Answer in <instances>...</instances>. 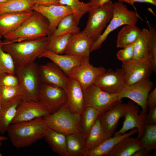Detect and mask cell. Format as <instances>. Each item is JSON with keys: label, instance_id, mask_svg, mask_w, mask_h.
<instances>
[{"label": "cell", "instance_id": "1", "mask_svg": "<svg viewBox=\"0 0 156 156\" xmlns=\"http://www.w3.org/2000/svg\"><path fill=\"white\" fill-rule=\"evenodd\" d=\"M49 40L48 36L19 42L4 40L2 42V46L3 50L11 56L17 67L34 62L47 50Z\"/></svg>", "mask_w": 156, "mask_h": 156}, {"label": "cell", "instance_id": "2", "mask_svg": "<svg viewBox=\"0 0 156 156\" xmlns=\"http://www.w3.org/2000/svg\"><path fill=\"white\" fill-rule=\"evenodd\" d=\"M47 126L43 118L12 124L7 132L10 141L17 148L29 146L43 137Z\"/></svg>", "mask_w": 156, "mask_h": 156}, {"label": "cell", "instance_id": "3", "mask_svg": "<svg viewBox=\"0 0 156 156\" xmlns=\"http://www.w3.org/2000/svg\"><path fill=\"white\" fill-rule=\"evenodd\" d=\"M50 34L48 20L40 12L33 10L18 28L3 37L7 41L19 42L48 36Z\"/></svg>", "mask_w": 156, "mask_h": 156}, {"label": "cell", "instance_id": "4", "mask_svg": "<svg viewBox=\"0 0 156 156\" xmlns=\"http://www.w3.org/2000/svg\"><path fill=\"white\" fill-rule=\"evenodd\" d=\"M138 18L142 20L137 12L128 9L123 3L118 1L114 3L112 18L101 36L93 43L91 53L100 48L111 32L123 25H136Z\"/></svg>", "mask_w": 156, "mask_h": 156}, {"label": "cell", "instance_id": "5", "mask_svg": "<svg viewBox=\"0 0 156 156\" xmlns=\"http://www.w3.org/2000/svg\"><path fill=\"white\" fill-rule=\"evenodd\" d=\"M80 116L70 111L66 104L57 111L44 118L48 127L66 135L82 133Z\"/></svg>", "mask_w": 156, "mask_h": 156}, {"label": "cell", "instance_id": "6", "mask_svg": "<svg viewBox=\"0 0 156 156\" xmlns=\"http://www.w3.org/2000/svg\"><path fill=\"white\" fill-rule=\"evenodd\" d=\"M38 64L34 62L16 67L15 74L23 94V99L38 101L41 84Z\"/></svg>", "mask_w": 156, "mask_h": 156}, {"label": "cell", "instance_id": "7", "mask_svg": "<svg viewBox=\"0 0 156 156\" xmlns=\"http://www.w3.org/2000/svg\"><path fill=\"white\" fill-rule=\"evenodd\" d=\"M86 25L82 31L93 43L100 37L111 21L113 15V3L109 0L102 6L90 10Z\"/></svg>", "mask_w": 156, "mask_h": 156}, {"label": "cell", "instance_id": "8", "mask_svg": "<svg viewBox=\"0 0 156 156\" xmlns=\"http://www.w3.org/2000/svg\"><path fill=\"white\" fill-rule=\"evenodd\" d=\"M84 107H91L99 111L101 114L121 102L118 94L108 93L101 89L95 83L83 91Z\"/></svg>", "mask_w": 156, "mask_h": 156}, {"label": "cell", "instance_id": "9", "mask_svg": "<svg viewBox=\"0 0 156 156\" xmlns=\"http://www.w3.org/2000/svg\"><path fill=\"white\" fill-rule=\"evenodd\" d=\"M67 100L66 93L64 89L55 85L41 83L38 102L50 114L56 112L66 104Z\"/></svg>", "mask_w": 156, "mask_h": 156}, {"label": "cell", "instance_id": "10", "mask_svg": "<svg viewBox=\"0 0 156 156\" xmlns=\"http://www.w3.org/2000/svg\"><path fill=\"white\" fill-rule=\"evenodd\" d=\"M153 86V83L149 79L141 81L133 84L126 86L118 94L120 100L127 98L135 103L142 109L141 112L146 114L148 111L147 100L148 94Z\"/></svg>", "mask_w": 156, "mask_h": 156}, {"label": "cell", "instance_id": "11", "mask_svg": "<svg viewBox=\"0 0 156 156\" xmlns=\"http://www.w3.org/2000/svg\"><path fill=\"white\" fill-rule=\"evenodd\" d=\"M107 70L102 66L95 67L90 64L89 59L84 60L80 65L70 70L68 76L76 80L81 86L83 91L94 83L97 79Z\"/></svg>", "mask_w": 156, "mask_h": 156}, {"label": "cell", "instance_id": "12", "mask_svg": "<svg viewBox=\"0 0 156 156\" xmlns=\"http://www.w3.org/2000/svg\"><path fill=\"white\" fill-rule=\"evenodd\" d=\"M121 68L125 73L127 86L149 79L153 71L152 64L148 58L133 60L122 63Z\"/></svg>", "mask_w": 156, "mask_h": 156}, {"label": "cell", "instance_id": "13", "mask_svg": "<svg viewBox=\"0 0 156 156\" xmlns=\"http://www.w3.org/2000/svg\"><path fill=\"white\" fill-rule=\"evenodd\" d=\"M139 107L133 101H129L123 117L125 120L121 129L114 133V135H121L129 130L136 128L138 130L137 138L140 140L144 131L146 114L141 111L139 113Z\"/></svg>", "mask_w": 156, "mask_h": 156}, {"label": "cell", "instance_id": "14", "mask_svg": "<svg viewBox=\"0 0 156 156\" xmlns=\"http://www.w3.org/2000/svg\"><path fill=\"white\" fill-rule=\"evenodd\" d=\"M94 83L103 90L112 94H119L127 86L122 68L115 71L108 69L97 79Z\"/></svg>", "mask_w": 156, "mask_h": 156}, {"label": "cell", "instance_id": "15", "mask_svg": "<svg viewBox=\"0 0 156 156\" xmlns=\"http://www.w3.org/2000/svg\"><path fill=\"white\" fill-rule=\"evenodd\" d=\"M38 73L41 83L55 85L65 90L69 77L53 62H49L38 66Z\"/></svg>", "mask_w": 156, "mask_h": 156}, {"label": "cell", "instance_id": "16", "mask_svg": "<svg viewBox=\"0 0 156 156\" xmlns=\"http://www.w3.org/2000/svg\"><path fill=\"white\" fill-rule=\"evenodd\" d=\"M50 114L48 110L38 101L23 99L18 106L16 114L12 124L44 118Z\"/></svg>", "mask_w": 156, "mask_h": 156}, {"label": "cell", "instance_id": "17", "mask_svg": "<svg viewBox=\"0 0 156 156\" xmlns=\"http://www.w3.org/2000/svg\"><path fill=\"white\" fill-rule=\"evenodd\" d=\"M92 39L83 32L72 34L69 39L64 54L74 56L83 60L90 59Z\"/></svg>", "mask_w": 156, "mask_h": 156}, {"label": "cell", "instance_id": "18", "mask_svg": "<svg viewBox=\"0 0 156 156\" xmlns=\"http://www.w3.org/2000/svg\"><path fill=\"white\" fill-rule=\"evenodd\" d=\"M31 10L40 12L48 20L49 23V36L55 32L59 23L63 17L73 13L71 8L63 5L44 6L35 4L32 7Z\"/></svg>", "mask_w": 156, "mask_h": 156}, {"label": "cell", "instance_id": "19", "mask_svg": "<svg viewBox=\"0 0 156 156\" xmlns=\"http://www.w3.org/2000/svg\"><path fill=\"white\" fill-rule=\"evenodd\" d=\"M127 107V103L121 102L101 114L99 118L101 125L109 137L115 132L120 119L123 117Z\"/></svg>", "mask_w": 156, "mask_h": 156}, {"label": "cell", "instance_id": "20", "mask_svg": "<svg viewBox=\"0 0 156 156\" xmlns=\"http://www.w3.org/2000/svg\"><path fill=\"white\" fill-rule=\"evenodd\" d=\"M65 90L68 107L73 113L80 116L84 107L83 92L81 86L76 80L69 77Z\"/></svg>", "mask_w": 156, "mask_h": 156}, {"label": "cell", "instance_id": "21", "mask_svg": "<svg viewBox=\"0 0 156 156\" xmlns=\"http://www.w3.org/2000/svg\"><path fill=\"white\" fill-rule=\"evenodd\" d=\"M33 11L0 14V34L3 36L16 30L31 15Z\"/></svg>", "mask_w": 156, "mask_h": 156}, {"label": "cell", "instance_id": "22", "mask_svg": "<svg viewBox=\"0 0 156 156\" xmlns=\"http://www.w3.org/2000/svg\"><path fill=\"white\" fill-rule=\"evenodd\" d=\"M42 57L48 59L66 74L73 68L81 64L84 60L67 54L63 55L54 53L47 50L40 55L38 58Z\"/></svg>", "mask_w": 156, "mask_h": 156}, {"label": "cell", "instance_id": "23", "mask_svg": "<svg viewBox=\"0 0 156 156\" xmlns=\"http://www.w3.org/2000/svg\"><path fill=\"white\" fill-rule=\"evenodd\" d=\"M43 137L52 151L61 156H67L66 135L47 127Z\"/></svg>", "mask_w": 156, "mask_h": 156}, {"label": "cell", "instance_id": "24", "mask_svg": "<svg viewBox=\"0 0 156 156\" xmlns=\"http://www.w3.org/2000/svg\"><path fill=\"white\" fill-rule=\"evenodd\" d=\"M137 128H134L127 133L121 135H114L107 139L98 146L89 151L87 156H107L115 146L126 137L130 136L138 133Z\"/></svg>", "mask_w": 156, "mask_h": 156}, {"label": "cell", "instance_id": "25", "mask_svg": "<svg viewBox=\"0 0 156 156\" xmlns=\"http://www.w3.org/2000/svg\"><path fill=\"white\" fill-rule=\"evenodd\" d=\"M142 146L138 138L127 137L119 142L107 156H132Z\"/></svg>", "mask_w": 156, "mask_h": 156}, {"label": "cell", "instance_id": "26", "mask_svg": "<svg viewBox=\"0 0 156 156\" xmlns=\"http://www.w3.org/2000/svg\"><path fill=\"white\" fill-rule=\"evenodd\" d=\"M23 99L21 98L8 103H2L0 113V133L3 134L7 132L15 117L18 106Z\"/></svg>", "mask_w": 156, "mask_h": 156}, {"label": "cell", "instance_id": "27", "mask_svg": "<svg viewBox=\"0 0 156 156\" xmlns=\"http://www.w3.org/2000/svg\"><path fill=\"white\" fill-rule=\"evenodd\" d=\"M141 31V29L136 25H125L117 34L116 47L122 48L134 43L139 37Z\"/></svg>", "mask_w": 156, "mask_h": 156}, {"label": "cell", "instance_id": "28", "mask_svg": "<svg viewBox=\"0 0 156 156\" xmlns=\"http://www.w3.org/2000/svg\"><path fill=\"white\" fill-rule=\"evenodd\" d=\"M110 137L102 128L99 118L98 119L85 138V146L87 153Z\"/></svg>", "mask_w": 156, "mask_h": 156}, {"label": "cell", "instance_id": "29", "mask_svg": "<svg viewBox=\"0 0 156 156\" xmlns=\"http://www.w3.org/2000/svg\"><path fill=\"white\" fill-rule=\"evenodd\" d=\"M67 156H87L85 138L81 133L66 135Z\"/></svg>", "mask_w": 156, "mask_h": 156}, {"label": "cell", "instance_id": "30", "mask_svg": "<svg viewBox=\"0 0 156 156\" xmlns=\"http://www.w3.org/2000/svg\"><path fill=\"white\" fill-rule=\"evenodd\" d=\"M101 114L99 111L94 108L91 107H84L80 115V123L82 134L85 138Z\"/></svg>", "mask_w": 156, "mask_h": 156}, {"label": "cell", "instance_id": "31", "mask_svg": "<svg viewBox=\"0 0 156 156\" xmlns=\"http://www.w3.org/2000/svg\"><path fill=\"white\" fill-rule=\"evenodd\" d=\"M34 5L32 0H8L0 3V14L32 11Z\"/></svg>", "mask_w": 156, "mask_h": 156}, {"label": "cell", "instance_id": "32", "mask_svg": "<svg viewBox=\"0 0 156 156\" xmlns=\"http://www.w3.org/2000/svg\"><path fill=\"white\" fill-rule=\"evenodd\" d=\"M78 25L73 13L68 14L61 19L55 32L49 36H56L68 34L78 33L80 32Z\"/></svg>", "mask_w": 156, "mask_h": 156}, {"label": "cell", "instance_id": "33", "mask_svg": "<svg viewBox=\"0 0 156 156\" xmlns=\"http://www.w3.org/2000/svg\"><path fill=\"white\" fill-rule=\"evenodd\" d=\"M148 29H141L139 37L134 44L133 60L149 59L148 47Z\"/></svg>", "mask_w": 156, "mask_h": 156}, {"label": "cell", "instance_id": "34", "mask_svg": "<svg viewBox=\"0 0 156 156\" xmlns=\"http://www.w3.org/2000/svg\"><path fill=\"white\" fill-rule=\"evenodd\" d=\"M72 34H68L56 36H48L50 40L47 50L57 54H64L69 39Z\"/></svg>", "mask_w": 156, "mask_h": 156}, {"label": "cell", "instance_id": "35", "mask_svg": "<svg viewBox=\"0 0 156 156\" xmlns=\"http://www.w3.org/2000/svg\"><path fill=\"white\" fill-rule=\"evenodd\" d=\"M61 5L69 7L73 11L76 22L78 25L83 16L90 10L89 4L81 2L79 0H60Z\"/></svg>", "mask_w": 156, "mask_h": 156}, {"label": "cell", "instance_id": "36", "mask_svg": "<svg viewBox=\"0 0 156 156\" xmlns=\"http://www.w3.org/2000/svg\"><path fill=\"white\" fill-rule=\"evenodd\" d=\"M142 146L151 151L156 148V124L145 125L143 133L139 140Z\"/></svg>", "mask_w": 156, "mask_h": 156}, {"label": "cell", "instance_id": "37", "mask_svg": "<svg viewBox=\"0 0 156 156\" xmlns=\"http://www.w3.org/2000/svg\"><path fill=\"white\" fill-rule=\"evenodd\" d=\"M23 99L22 92L18 86H0V102L5 103L18 99Z\"/></svg>", "mask_w": 156, "mask_h": 156}, {"label": "cell", "instance_id": "38", "mask_svg": "<svg viewBox=\"0 0 156 156\" xmlns=\"http://www.w3.org/2000/svg\"><path fill=\"white\" fill-rule=\"evenodd\" d=\"M148 26L149 34L148 39V47L149 58L152 65L153 71L156 72V30L146 19Z\"/></svg>", "mask_w": 156, "mask_h": 156}, {"label": "cell", "instance_id": "39", "mask_svg": "<svg viewBox=\"0 0 156 156\" xmlns=\"http://www.w3.org/2000/svg\"><path fill=\"white\" fill-rule=\"evenodd\" d=\"M16 66L11 56L4 51L0 40V74L8 73L15 74Z\"/></svg>", "mask_w": 156, "mask_h": 156}, {"label": "cell", "instance_id": "40", "mask_svg": "<svg viewBox=\"0 0 156 156\" xmlns=\"http://www.w3.org/2000/svg\"><path fill=\"white\" fill-rule=\"evenodd\" d=\"M134 44L126 46L117 52L116 57L122 63L128 62L133 60Z\"/></svg>", "mask_w": 156, "mask_h": 156}, {"label": "cell", "instance_id": "41", "mask_svg": "<svg viewBox=\"0 0 156 156\" xmlns=\"http://www.w3.org/2000/svg\"><path fill=\"white\" fill-rule=\"evenodd\" d=\"M19 81L14 74L3 73L0 74V86H18Z\"/></svg>", "mask_w": 156, "mask_h": 156}, {"label": "cell", "instance_id": "42", "mask_svg": "<svg viewBox=\"0 0 156 156\" xmlns=\"http://www.w3.org/2000/svg\"><path fill=\"white\" fill-rule=\"evenodd\" d=\"M148 109L149 112L146 115L145 124H156V106Z\"/></svg>", "mask_w": 156, "mask_h": 156}, {"label": "cell", "instance_id": "43", "mask_svg": "<svg viewBox=\"0 0 156 156\" xmlns=\"http://www.w3.org/2000/svg\"><path fill=\"white\" fill-rule=\"evenodd\" d=\"M147 105L148 109L156 106V88L149 93L147 100Z\"/></svg>", "mask_w": 156, "mask_h": 156}, {"label": "cell", "instance_id": "44", "mask_svg": "<svg viewBox=\"0 0 156 156\" xmlns=\"http://www.w3.org/2000/svg\"><path fill=\"white\" fill-rule=\"evenodd\" d=\"M118 1L125 2L130 4L134 8L135 11L137 12L136 8L134 5L136 2L147 3L156 5V0H118Z\"/></svg>", "mask_w": 156, "mask_h": 156}, {"label": "cell", "instance_id": "45", "mask_svg": "<svg viewBox=\"0 0 156 156\" xmlns=\"http://www.w3.org/2000/svg\"><path fill=\"white\" fill-rule=\"evenodd\" d=\"M35 4L41 5H61L60 0H32Z\"/></svg>", "mask_w": 156, "mask_h": 156}, {"label": "cell", "instance_id": "46", "mask_svg": "<svg viewBox=\"0 0 156 156\" xmlns=\"http://www.w3.org/2000/svg\"><path fill=\"white\" fill-rule=\"evenodd\" d=\"M109 0H90L88 2L90 10L99 7Z\"/></svg>", "mask_w": 156, "mask_h": 156}, {"label": "cell", "instance_id": "47", "mask_svg": "<svg viewBox=\"0 0 156 156\" xmlns=\"http://www.w3.org/2000/svg\"><path fill=\"white\" fill-rule=\"evenodd\" d=\"M151 152L145 147L142 146L134 153L132 156H147L149 155V154Z\"/></svg>", "mask_w": 156, "mask_h": 156}, {"label": "cell", "instance_id": "48", "mask_svg": "<svg viewBox=\"0 0 156 156\" xmlns=\"http://www.w3.org/2000/svg\"><path fill=\"white\" fill-rule=\"evenodd\" d=\"M8 139V138L4 136H0V141H2L6 140Z\"/></svg>", "mask_w": 156, "mask_h": 156}, {"label": "cell", "instance_id": "49", "mask_svg": "<svg viewBox=\"0 0 156 156\" xmlns=\"http://www.w3.org/2000/svg\"><path fill=\"white\" fill-rule=\"evenodd\" d=\"M2 141H0V156H2V154H1V152L0 151V148L2 145Z\"/></svg>", "mask_w": 156, "mask_h": 156}, {"label": "cell", "instance_id": "50", "mask_svg": "<svg viewBox=\"0 0 156 156\" xmlns=\"http://www.w3.org/2000/svg\"><path fill=\"white\" fill-rule=\"evenodd\" d=\"M2 103L0 102V113L1 110Z\"/></svg>", "mask_w": 156, "mask_h": 156}, {"label": "cell", "instance_id": "51", "mask_svg": "<svg viewBox=\"0 0 156 156\" xmlns=\"http://www.w3.org/2000/svg\"><path fill=\"white\" fill-rule=\"evenodd\" d=\"M7 0H0V3L4 2Z\"/></svg>", "mask_w": 156, "mask_h": 156}, {"label": "cell", "instance_id": "52", "mask_svg": "<svg viewBox=\"0 0 156 156\" xmlns=\"http://www.w3.org/2000/svg\"><path fill=\"white\" fill-rule=\"evenodd\" d=\"M2 36L0 34V39L1 38V37Z\"/></svg>", "mask_w": 156, "mask_h": 156}]
</instances>
